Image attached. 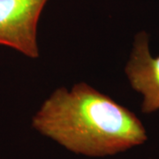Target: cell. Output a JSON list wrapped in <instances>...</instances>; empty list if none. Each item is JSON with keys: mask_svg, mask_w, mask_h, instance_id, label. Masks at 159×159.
Instances as JSON below:
<instances>
[{"mask_svg": "<svg viewBox=\"0 0 159 159\" xmlns=\"http://www.w3.org/2000/svg\"><path fill=\"white\" fill-rule=\"evenodd\" d=\"M32 127L74 154L102 157L147 141L137 116L86 82L58 88L32 118Z\"/></svg>", "mask_w": 159, "mask_h": 159, "instance_id": "6da1fadb", "label": "cell"}, {"mask_svg": "<svg viewBox=\"0 0 159 159\" xmlns=\"http://www.w3.org/2000/svg\"><path fill=\"white\" fill-rule=\"evenodd\" d=\"M48 1L0 0V46L29 58L39 57L38 24Z\"/></svg>", "mask_w": 159, "mask_h": 159, "instance_id": "7a4b0ae2", "label": "cell"}, {"mask_svg": "<svg viewBox=\"0 0 159 159\" xmlns=\"http://www.w3.org/2000/svg\"><path fill=\"white\" fill-rule=\"evenodd\" d=\"M146 32L135 35L125 73L134 90L142 94V111L152 113L159 110V56L152 57Z\"/></svg>", "mask_w": 159, "mask_h": 159, "instance_id": "3957f363", "label": "cell"}]
</instances>
